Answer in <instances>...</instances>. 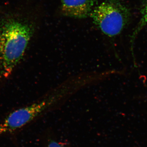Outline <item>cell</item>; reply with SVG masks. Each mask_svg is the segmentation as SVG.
<instances>
[{
	"instance_id": "cell-1",
	"label": "cell",
	"mask_w": 147,
	"mask_h": 147,
	"mask_svg": "<svg viewBox=\"0 0 147 147\" xmlns=\"http://www.w3.org/2000/svg\"><path fill=\"white\" fill-rule=\"evenodd\" d=\"M29 24L15 19L0 22V75L7 77L21 60L33 33Z\"/></svg>"
},
{
	"instance_id": "cell-2",
	"label": "cell",
	"mask_w": 147,
	"mask_h": 147,
	"mask_svg": "<svg viewBox=\"0 0 147 147\" xmlns=\"http://www.w3.org/2000/svg\"><path fill=\"white\" fill-rule=\"evenodd\" d=\"M90 16L102 32L112 37L121 34L127 26L130 14L120 0H105L93 9Z\"/></svg>"
},
{
	"instance_id": "cell-3",
	"label": "cell",
	"mask_w": 147,
	"mask_h": 147,
	"mask_svg": "<svg viewBox=\"0 0 147 147\" xmlns=\"http://www.w3.org/2000/svg\"><path fill=\"white\" fill-rule=\"evenodd\" d=\"M65 90L50 96L42 101L13 111L0 124V135L21 128L55 104L65 94Z\"/></svg>"
},
{
	"instance_id": "cell-4",
	"label": "cell",
	"mask_w": 147,
	"mask_h": 147,
	"mask_svg": "<svg viewBox=\"0 0 147 147\" xmlns=\"http://www.w3.org/2000/svg\"><path fill=\"white\" fill-rule=\"evenodd\" d=\"M61 11L65 16L77 18L90 16L95 0H61Z\"/></svg>"
},
{
	"instance_id": "cell-5",
	"label": "cell",
	"mask_w": 147,
	"mask_h": 147,
	"mask_svg": "<svg viewBox=\"0 0 147 147\" xmlns=\"http://www.w3.org/2000/svg\"><path fill=\"white\" fill-rule=\"evenodd\" d=\"M147 24V5L143 9L142 11V18L140 19L139 24L135 28L134 31L132 33V34L131 36L130 39V44H131V55L133 57V59H134V40L137 37V35L139 33L140 31Z\"/></svg>"
},
{
	"instance_id": "cell-6",
	"label": "cell",
	"mask_w": 147,
	"mask_h": 147,
	"mask_svg": "<svg viewBox=\"0 0 147 147\" xmlns=\"http://www.w3.org/2000/svg\"><path fill=\"white\" fill-rule=\"evenodd\" d=\"M47 147H64L60 143L54 141V140H51L48 144Z\"/></svg>"
}]
</instances>
